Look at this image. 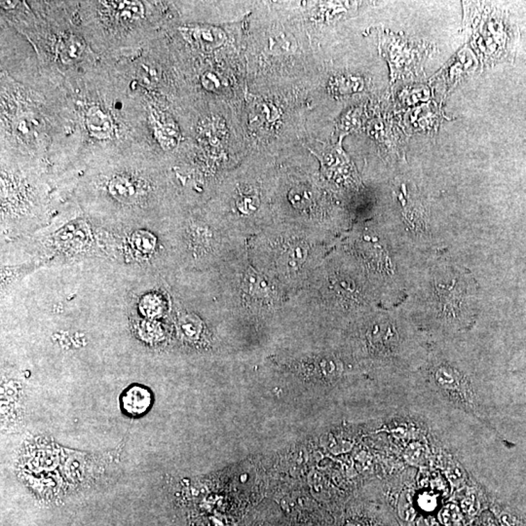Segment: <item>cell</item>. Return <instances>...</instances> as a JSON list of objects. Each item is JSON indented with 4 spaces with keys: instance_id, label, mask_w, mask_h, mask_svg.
<instances>
[{
    "instance_id": "8fae6325",
    "label": "cell",
    "mask_w": 526,
    "mask_h": 526,
    "mask_svg": "<svg viewBox=\"0 0 526 526\" xmlns=\"http://www.w3.org/2000/svg\"><path fill=\"white\" fill-rule=\"evenodd\" d=\"M15 131L17 132L19 138L24 141H28L33 136V127L26 119H19L15 124Z\"/></svg>"
},
{
    "instance_id": "7c38bea8",
    "label": "cell",
    "mask_w": 526,
    "mask_h": 526,
    "mask_svg": "<svg viewBox=\"0 0 526 526\" xmlns=\"http://www.w3.org/2000/svg\"><path fill=\"white\" fill-rule=\"evenodd\" d=\"M202 83L209 91H218L221 88V81L218 75L213 72H206L202 77Z\"/></svg>"
},
{
    "instance_id": "5b68a950",
    "label": "cell",
    "mask_w": 526,
    "mask_h": 526,
    "mask_svg": "<svg viewBox=\"0 0 526 526\" xmlns=\"http://www.w3.org/2000/svg\"><path fill=\"white\" fill-rule=\"evenodd\" d=\"M86 124L92 136L97 138H107L112 135L113 125L111 117L99 106H93L87 112Z\"/></svg>"
},
{
    "instance_id": "ba28073f",
    "label": "cell",
    "mask_w": 526,
    "mask_h": 526,
    "mask_svg": "<svg viewBox=\"0 0 526 526\" xmlns=\"http://www.w3.org/2000/svg\"><path fill=\"white\" fill-rule=\"evenodd\" d=\"M84 39L72 34L68 35L60 45V58L63 63L70 65L79 60L85 50Z\"/></svg>"
},
{
    "instance_id": "4fadbf2b",
    "label": "cell",
    "mask_w": 526,
    "mask_h": 526,
    "mask_svg": "<svg viewBox=\"0 0 526 526\" xmlns=\"http://www.w3.org/2000/svg\"><path fill=\"white\" fill-rule=\"evenodd\" d=\"M291 200L292 204L296 205V207H304L309 201L306 192L301 191V190H292Z\"/></svg>"
},
{
    "instance_id": "5bb4252c",
    "label": "cell",
    "mask_w": 526,
    "mask_h": 526,
    "mask_svg": "<svg viewBox=\"0 0 526 526\" xmlns=\"http://www.w3.org/2000/svg\"><path fill=\"white\" fill-rule=\"evenodd\" d=\"M18 3L19 1H8V0H6V1H1V7L6 10L13 9Z\"/></svg>"
},
{
    "instance_id": "52a82bcc",
    "label": "cell",
    "mask_w": 526,
    "mask_h": 526,
    "mask_svg": "<svg viewBox=\"0 0 526 526\" xmlns=\"http://www.w3.org/2000/svg\"><path fill=\"white\" fill-rule=\"evenodd\" d=\"M190 36L195 43L205 50L218 48L225 40L223 31L214 26L191 29Z\"/></svg>"
},
{
    "instance_id": "277c9868",
    "label": "cell",
    "mask_w": 526,
    "mask_h": 526,
    "mask_svg": "<svg viewBox=\"0 0 526 526\" xmlns=\"http://www.w3.org/2000/svg\"><path fill=\"white\" fill-rule=\"evenodd\" d=\"M406 120L413 130L435 131L440 120V114L435 104H423L409 112Z\"/></svg>"
},
{
    "instance_id": "30bf717a",
    "label": "cell",
    "mask_w": 526,
    "mask_h": 526,
    "mask_svg": "<svg viewBox=\"0 0 526 526\" xmlns=\"http://www.w3.org/2000/svg\"><path fill=\"white\" fill-rule=\"evenodd\" d=\"M156 136L163 148L169 150L174 148L177 143V134L173 127L160 126L156 130Z\"/></svg>"
},
{
    "instance_id": "7a4b0ae2",
    "label": "cell",
    "mask_w": 526,
    "mask_h": 526,
    "mask_svg": "<svg viewBox=\"0 0 526 526\" xmlns=\"http://www.w3.org/2000/svg\"><path fill=\"white\" fill-rule=\"evenodd\" d=\"M477 67L476 56L472 53L469 48L465 47L458 52L447 63L445 68L440 72V77L445 82V89L449 92L450 89L456 86L458 82L463 78L471 74Z\"/></svg>"
},
{
    "instance_id": "8992f818",
    "label": "cell",
    "mask_w": 526,
    "mask_h": 526,
    "mask_svg": "<svg viewBox=\"0 0 526 526\" xmlns=\"http://www.w3.org/2000/svg\"><path fill=\"white\" fill-rule=\"evenodd\" d=\"M109 192L114 198L124 203H131L138 197V182L126 177H116L109 184Z\"/></svg>"
},
{
    "instance_id": "9c48e42d",
    "label": "cell",
    "mask_w": 526,
    "mask_h": 526,
    "mask_svg": "<svg viewBox=\"0 0 526 526\" xmlns=\"http://www.w3.org/2000/svg\"><path fill=\"white\" fill-rule=\"evenodd\" d=\"M102 3L117 12L124 19H138L145 14V7L140 1H102Z\"/></svg>"
},
{
    "instance_id": "6da1fadb",
    "label": "cell",
    "mask_w": 526,
    "mask_h": 526,
    "mask_svg": "<svg viewBox=\"0 0 526 526\" xmlns=\"http://www.w3.org/2000/svg\"><path fill=\"white\" fill-rule=\"evenodd\" d=\"M380 53L389 63L391 81L416 77L435 52L431 44L417 42L391 31L380 33Z\"/></svg>"
},
{
    "instance_id": "3957f363",
    "label": "cell",
    "mask_w": 526,
    "mask_h": 526,
    "mask_svg": "<svg viewBox=\"0 0 526 526\" xmlns=\"http://www.w3.org/2000/svg\"><path fill=\"white\" fill-rule=\"evenodd\" d=\"M152 404V392L143 385H132L120 397L122 411L131 418H140L145 415L150 411Z\"/></svg>"
}]
</instances>
